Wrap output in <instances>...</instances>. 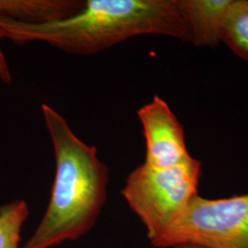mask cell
<instances>
[{
  "label": "cell",
  "instance_id": "7",
  "mask_svg": "<svg viewBox=\"0 0 248 248\" xmlns=\"http://www.w3.org/2000/svg\"><path fill=\"white\" fill-rule=\"evenodd\" d=\"M86 0H0V16L27 24H45L70 18Z\"/></svg>",
  "mask_w": 248,
  "mask_h": 248
},
{
  "label": "cell",
  "instance_id": "10",
  "mask_svg": "<svg viewBox=\"0 0 248 248\" xmlns=\"http://www.w3.org/2000/svg\"><path fill=\"white\" fill-rule=\"evenodd\" d=\"M0 79L6 84H10L12 81V75L9 69L6 57L0 49Z\"/></svg>",
  "mask_w": 248,
  "mask_h": 248
},
{
  "label": "cell",
  "instance_id": "4",
  "mask_svg": "<svg viewBox=\"0 0 248 248\" xmlns=\"http://www.w3.org/2000/svg\"><path fill=\"white\" fill-rule=\"evenodd\" d=\"M152 245L158 248L179 245L248 248V193L218 200L196 196Z\"/></svg>",
  "mask_w": 248,
  "mask_h": 248
},
{
  "label": "cell",
  "instance_id": "5",
  "mask_svg": "<svg viewBox=\"0 0 248 248\" xmlns=\"http://www.w3.org/2000/svg\"><path fill=\"white\" fill-rule=\"evenodd\" d=\"M137 115L142 124L146 143L143 164L165 169L190 157L183 127L165 100L155 96L151 102L137 111Z\"/></svg>",
  "mask_w": 248,
  "mask_h": 248
},
{
  "label": "cell",
  "instance_id": "9",
  "mask_svg": "<svg viewBox=\"0 0 248 248\" xmlns=\"http://www.w3.org/2000/svg\"><path fill=\"white\" fill-rule=\"evenodd\" d=\"M29 216L26 202L18 200L0 207V248L19 247L20 232Z\"/></svg>",
  "mask_w": 248,
  "mask_h": 248
},
{
  "label": "cell",
  "instance_id": "3",
  "mask_svg": "<svg viewBox=\"0 0 248 248\" xmlns=\"http://www.w3.org/2000/svg\"><path fill=\"white\" fill-rule=\"evenodd\" d=\"M201 163L193 157L165 169L145 164L134 169L122 191L152 242L167 230L198 195Z\"/></svg>",
  "mask_w": 248,
  "mask_h": 248
},
{
  "label": "cell",
  "instance_id": "1",
  "mask_svg": "<svg viewBox=\"0 0 248 248\" xmlns=\"http://www.w3.org/2000/svg\"><path fill=\"white\" fill-rule=\"evenodd\" d=\"M158 34L191 42L178 0H86L70 18L27 24L0 16V40L41 42L63 53H99L134 36Z\"/></svg>",
  "mask_w": 248,
  "mask_h": 248
},
{
  "label": "cell",
  "instance_id": "8",
  "mask_svg": "<svg viewBox=\"0 0 248 248\" xmlns=\"http://www.w3.org/2000/svg\"><path fill=\"white\" fill-rule=\"evenodd\" d=\"M220 41L248 60V0H232L222 20Z\"/></svg>",
  "mask_w": 248,
  "mask_h": 248
},
{
  "label": "cell",
  "instance_id": "11",
  "mask_svg": "<svg viewBox=\"0 0 248 248\" xmlns=\"http://www.w3.org/2000/svg\"><path fill=\"white\" fill-rule=\"evenodd\" d=\"M200 248V247H197V246H193V245H179L177 246L175 248Z\"/></svg>",
  "mask_w": 248,
  "mask_h": 248
},
{
  "label": "cell",
  "instance_id": "2",
  "mask_svg": "<svg viewBox=\"0 0 248 248\" xmlns=\"http://www.w3.org/2000/svg\"><path fill=\"white\" fill-rule=\"evenodd\" d=\"M42 112L55 157V176L43 220L22 248H51L92 229L107 201L108 169L95 146L81 141L61 114Z\"/></svg>",
  "mask_w": 248,
  "mask_h": 248
},
{
  "label": "cell",
  "instance_id": "6",
  "mask_svg": "<svg viewBox=\"0 0 248 248\" xmlns=\"http://www.w3.org/2000/svg\"><path fill=\"white\" fill-rule=\"evenodd\" d=\"M232 0H178L195 45L214 46L220 41L222 20Z\"/></svg>",
  "mask_w": 248,
  "mask_h": 248
}]
</instances>
